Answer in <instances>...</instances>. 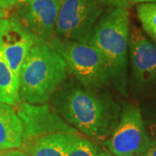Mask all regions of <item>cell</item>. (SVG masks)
<instances>
[{
  "mask_svg": "<svg viewBox=\"0 0 156 156\" xmlns=\"http://www.w3.org/2000/svg\"><path fill=\"white\" fill-rule=\"evenodd\" d=\"M50 102L73 128L101 141L109 138L122 111L108 89H89L72 76L59 86Z\"/></svg>",
  "mask_w": 156,
  "mask_h": 156,
  "instance_id": "6da1fadb",
  "label": "cell"
},
{
  "mask_svg": "<svg viewBox=\"0 0 156 156\" xmlns=\"http://www.w3.org/2000/svg\"><path fill=\"white\" fill-rule=\"evenodd\" d=\"M129 33L128 9L111 8L101 16L89 42L106 62L110 88L126 97L128 96Z\"/></svg>",
  "mask_w": 156,
  "mask_h": 156,
  "instance_id": "7a4b0ae2",
  "label": "cell"
},
{
  "mask_svg": "<svg viewBox=\"0 0 156 156\" xmlns=\"http://www.w3.org/2000/svg\"><path fill=\"white\" fill-rule=\"evenodd\" d=\"M69 76L64 59L49 41L37 39L23 63L20 80L21 101L43 104L50 101Z\"/></svg>",
  "mask_w": 156,
  "mask_h": 156,
  "instance_id": "3957f363",
  "label": "cell"
},
{
  "mask_svg": "<svg viewBox=\"0 0 156 156\" xmlns=\"http://www.w3.org/2000/svg\"><path fill=\"white\" fill-rule=\"evenodd\" d=\"M49 42L64 59L69 75L80 83L93 89L110 88L106 62L95 46L56 37Z\"/></svg>",
  "mask_w": 156,
  "mask_h": 156,
  "instance_id": "277c9868",
  "label": "cell"
},
{
  "mask_svg": "<svg viewBox=\"0 0 156 156\" xmlns=\"http://www.w3.org/2000/svg\"><path fill=\"white\" fill-rule=\"evenodd\" d=\"M128 89L134 99L151 100L156 97V45L137 26L129 33Z\"/></svg>",
  "mask_w": 156,
  "mask_h": 156,
  "instance_id": "5b68a950",
  "label": "cell"
},
{
  "mask_svg": "<svg viewBox=\"0 0 156 156\" xmlns=\"http://www.w3.org/2000/svg\"><path fill=\"white\" fill-rule=\"evenodd\" d=\"M102 14V4L98 0H62L56 18V37L89 44Z\"/></svg>",
  "mask_w": 156,
  "mask_h": 156,
  "instance_id": "8992f818",
  "label": "cell"
},
{
  "mask_svg": "<svg viewBox=\"0 0 156 156\" xmlns=\"http://www.w3.org/2000/svg\"><path fill=\"white\" fill-rule=\"evenodd\" d=\"M115 156L140 155L152 145L140 108L133 103H126L116 127L104 141Z\"/></svg>",
  "mask_w": 156,
  "mask_h": 156,
  "instance_id": "52a82bcc",
  "label": "cell"
},
{
  "mask_svg": "<svg viewBox=\"0 0 156 156\" xmlns=\"http://www.w3.org/2000/svg\"><path fill=\"white\" fill-rule=\"evenodd\" d=\"M23 126L22 145L35 139L56 132L80 134L48 102L31 104L21 101L15 107Z\"/></svg>",
  "mask_w": 156,
  "mask_h": 156,
  "instance_id": "ba28073f",
  "label": "cell"
},
{
  "mask_svg": "<svg viewBox=\"0 0 156 156\" xmlns=\"http://www.w3.org/2000/svg\"><path fill=\"white\" fill-rule=\"evenodd\" d=\"M62 0L18 2L13 16L35 37L50 41L56 37V23Z\"/></svg>",
  "mask_w": 156,
  "mask_h": 156,
  "instance_id": "9c48e42d",
  "label": "cell"
},
{
  "mask_svg": "<svg viewBox=\"0 0 156 156\" xmlns=\"http://www.w3.org/2000/svg\"><path fill=\"white\" fill-rule=\"evenodd\" d=\"M37 39L13 15L0 20V51L18 76L23 62Z\"/></svg>",
  "mask_w": 156,
  "mask_h": 156,
  "instance_id": "30bf717a",
  "label": "cell"
},
{
  "mask_svg": "<svg viewBox=\"0 0 156 156\" xmlns=\"http://www.w3.org/2000/svg\"><path fill=\"white\" fill-rule=\"evenodd\" d=\"M80 134L56 132L41 136L27 144L21 149L30 156H65L69 148Z\"/></svg>",
  "mask_w": 156,
  "mask_h": 156,
  "instance_id": "8fae6325",
  "label": "cell"
},
{
  "mask_svg": "<svg viewBox=\"0 0 156 156\" xmlns=\"http://www.w3.org/2000/svg\"><path fill=\"white\" fill-rule=\"evenodd\" d=\"M22 122L15 107L0 102V150L21 148Z\"/></svg>",
  "mask_w": 156,
  "mask_h": 156,
  "instance_id": "7c38bea8",
  "label": "cell"
},
{
  "mask_svg": "<svg viewBox=\"0 0 156 156\" xmlns=\"http://www.w3.org/2000/svg\"><path fill=\"white\" fill-rule=\"evenodd\" d=\"M0 102L17 107L21 103L19 76L11 69L0 51Z\"/></svg>",
  "mask_w": 156,
  "mask_h": 156,
  "instance_id": "4fadbf2b",
  "label": "cell"
},
{
  "mask_svg": "<svg viewBox=\"0 0 156 156\" xmlns=\"http://www.w3.org/2000/svg\"><path fill=\"white\" fill-rule=\"evenodd\" d=\"M137 15L146 33L156 43V3H141Z\"/></svg>",
  "mask_w": 156,
  "mask_h": 156,
  "instance_id": "5bb4252c",
  "label": "cell"
},
{
  "mask_svg": "<svg viewBox=\"0 0 156 156\" xmlns=\"http://www.w3.org/2000/svg\"><path fill=\"white\" fill-rule=\"evenodd\" d=\"M98 152V146L80 135L75 140L65 156H95Z\"/></svg>",
  "mask_w": 156,
  "mask_h": 156,
  "instance_id": "9a60e30c",
  "label": "cell"
},
{
  "mask_svg": "<svg viewBox=\"0 0 156 156\" xmlns=\"http://www.w3.org/2000/svg\"><path fill=\"white\" fill-rule=\"evenodd\" d=\"M151 101L147 102L141 107L142 117H145V120L143 119L145 123L146 129L147 131L148 135L156 140V97L151 99Z\"/></svg>",
  "mask_w": 156,
  "mask_h": 156,
  "instance_id": "2e32d148",
  "label": "cell"
},
{
  "mask_svg": "<svg viewBox=\"0 0 156 156\" xmlns=\"http://www.w3.org/2000/svg\"><path fill=\"white\" fill-rule=\"evenodd\" d=\"M101 4L111 6V8H126L133 2L132 0H98Z\"/></svg>",
  "mask_w": 156,
  "mask_h": 156,
  "instance_id": "e0dca14e",
  "label": "cell"
},
{
  "mask_svg": "<svg viewBox=\"0 0 156 156\" xmlns=\"http://www.w3.org/2000/svg\"><path fill=\"white\" fill-rule=\"evenodd\" d=\"M0 156H30L26 152L18 149H11L6 152H1Z\"/></svg>",
  "mask_w": 156,
  "mask_h": 156,
  "instance_id": "ac0fdd59",
  "label": "cell"
},
{
  "mask_svg": "<svg viewBox=\"0 0 156 156\" xmlns=\"http://www.w3.org/2000/svg\"><path fill=\"white\" fill-rule=\"evenodd\" d=\"M19 0H0V7L3 10H9L12 7L16 6Z\"/></svg>",
  "mask_w": 156,
  "mask_h": 156,
  "instance_id": "d6986e66",
  "label": "cell"
},
{
  "mask_svg": "<svg viewBox=\"0 0 156 156\" xmlns=\"http://www.w3.org/2000/svg\"><path fill=\"white\" fill-rule=\"evenodd\" d=\"M140 156H156V142L152 144L148 147V149L146 151L145 153H143Z\"/></svg>",
  "mask_w": 156,
  "mask_h": 156,
  "instance_id": "ffe728a7",
  "label": "cell"
},
{
  "mask_svg": "<svg viewBox=\"0 0 156 156\" xmlns=\"http://www.w3.org/2000/svg\"><path fill=\"white\" fill-rule=\"evenodd\" d=\"M95 156H111V154L108 151H99Z\"/></svg>",
  "mask_w": 156,
  "mask_h": 156,
  "instance_id": "44dd1931",
  "label": "cell"
},
{
  "mask_svg": "<svg viewBox=\"0 0 156 156\" xmlns=\"http://www.w3.org/2000/svg\"><path fill=\"white\" fill-rule=\"evenodd\" d=\"M135 3H156V0H132Z\"/></svg>",
  "mask_w": 156,
  "mask_h": 156,
  "instance_id": "7402d4cb",
  "label": "cell"
},
{
  "mask_svg": "<svg viewBox=\"0 0 156 156\" xmlns=\"http://www.w3.org/2000/svg\"><path fill=\"white\" fill-rule=\"evenodd\" d=\"M0 14H2V15H6V12L5 10H3L1 7H0Z\"/></svg>",
  "mask_w": 156,
  "mask_h": 156,
  "instance_id": "603a6c76",
  "label": "cell"
},
{
  "mask_svg": "<svg viewBox=\"0 0 156 156\" xmlns=\"http://www.w3.org/2000/svg\"><path fill=\"white\" fill-rule=\"evenodd\" d=\"M7 15H2V14H0V20L2 19V18H4V17H6Z\"/></svg>",
  "mask_w": 156,
  "mask_h": 156,
  "instance_id": "cb8c5ba5",
  "label": "cell"
},
{
  "mask_svg": "<svg viewBox=\"0 0 156 156\" xmlns=\"http://www.w3.org/2000/svg\"><path fill=\"white\" fill-rule=\"evenodd\" d=\"M22 1H27V0H19V2H22Z\"/></svg>",
  "mask_w": 156,
  "mask_h": 156,
  "instance_id": "d4e9b609",
  "label": "cell"
},
{
  "mask_svg": "<svg viewBox=\"0 0 156 156\" xmlns=\"http://www.w3.org/2000/svg\"><path fill=\"white\" fill-rule=\"evenodd\" d=\"M1 152H2V150H0V154H1Z\"/></svg>",
  "mask_w": 156,
  "mask_h": 156,
  "instance_id": "484cf974",
  "label": "cell"
},
{
  "mask_svg": "<svg viewBox=\"0 0 156 156\" xmlns=\"http://www.w3.org/2000/svg\"><path fill=\"white\" fill-rule=\"evenodd\" d=\"M129 156H134V155H129Z\"/></svg>",
  "mask_w": 156,
  "mask_h": 156,
  "instance_id": "4316f807",
  "label": "cell"
},
{
  "mask_svg": "<svg viewBox=\"0 0 156 156\" xmlns=\"http://www.w3.org/2000/svg\"><path fill=\"white\" fill-rule=\"evenodd\" d=\"M2 151H3V150H2Z\"/></svg>",
  "mask_w": 156,
  "mask_h": 156,
  "instance_id": "83f0119b",
  "label": "cell"
}]
</instances>
